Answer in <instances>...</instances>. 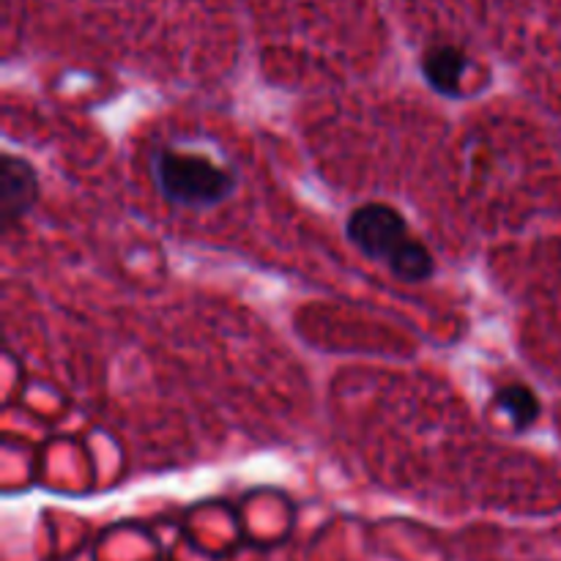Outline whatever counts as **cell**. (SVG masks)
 I'll use <instances>...</instances> for the list:
<instances>
[{
	"label": "cell",
	"instance_id": "cell-1",
	"mask_svg": "<svg viewBox=\"0 0 561 561\" xmlns=\"http://www.w3.org/2000/svg\"><path fill=\"white\" fill-rule=\"evenodd\" d=\"M151 179L162 201L184 211H211L239 190L233 164L179 146H159L151 153Z\"/></svg>",
	"mask_w": 561,
	"mask_h": 561
},
{
	"label": "cell",
	"instance_id": "cell-2",
	"mask_svg": "<svg viewBox=\"0 0 561 561\" xmlns=\"http://www.w3.org/2000/svg\"><path fill=\"white\" fill-rule=\"evenodd\" d=\"M345 239L367 261L389 266L409 247L414 236H411L405 217L394 206H389V203H362L345 219Z\"/></svg>",
	"mask_w": 561,
	"mask_h": 561
},
{
	"label": "cell",
	"instance_id": "cell-3",
	"mask_svg": "<svg viewBox=\"0 0 561 561\" xmlns=\"http://www.w3.org/2000/svg\"><path fill=\"white\" fill-rule=\"evenodd\" d=\"M42 201L38 170L16 153L0 159V233H11Z\"/></svg>",
	"mask_w": 561,
	"mask_h": 561
},
{
	"label": "cell",
	"instance_id": "cell-4",
	"mask_svg": "<svg viewBox=\"0 0 561 561\" xmlns=\"http://www.w3.org/2000/svg\"><path fill=\"white\" fill-rule=\"evenodd\" d=\"M469 64V55L458 44H431L420 55V75L433 93L458 102L463 99V75Z\"/></svg>",
	"mask_w": 561,
	"mask_h": 561
},
{
	"label": "cell",
	"instance_id": "cell-5",
	"mask_svg": "<svg viewBox=\"0 0 561 561\" xmlns=\"http://www.w3.org/2000/svg\"><path fill=\"white\" fill-rule=\"evenodd\" d=\"M493 403L507 416L515 433L531 431L542 416V403L529 383H507V387H499Z\"/></svg>",
	"mask_w": 561,
	"mask_h": 561
}]
</instances>
